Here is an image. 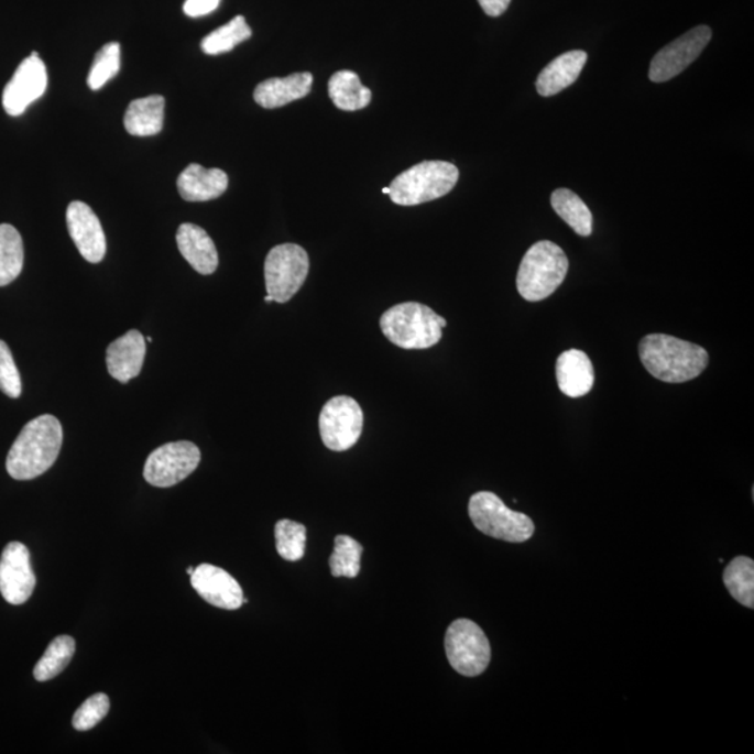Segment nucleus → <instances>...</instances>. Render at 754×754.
<instances>
[{
	"label": "nucleus",
	"instance_id": "nucleus-1",
	"mask_svg": "<svg viewBox=\"0 0 754 754\" xmlns=\"http://www.w3.org/2000/svg\"><path fill=\"white\" fill-rule=\"evenodd\" d=\"M64 444V429L59 419L45 414L24 426L7 460V470L13 480L30 481L45 474L55 461Z\"/></svg>",
	"mask_w": 754,
	"mask_h": 754
},
{
	"label": "nucleus",
	"instance_id": "nucleus-2",
	"mask_svg": "<svg viewBox=\"0 0 754 754\" xmlns=\"http://www.w3.org/2000/svg\"><path fill=\"white\" fill-rule=\"evenodd\" d=\"M640 361L665 383L693 381L709 365V353L693 342L668 335H648L638 345Z\"/></svg>",
	"mask_w": 754,
	"mask_h": 754
},
{
	"label": "nucleus",
	"instance_id": "nucleus-3",
	"mask_svg": "<svg viewBox=\"0 0 754 754\" xmlns=\"http://www.w3.org/2000/svg\"><path fill=\"white\" fill-rule=\"evenodd\" d=\"M446 326L445 317L419 302L395 305L381 317L383 335L404 350H426L438 345Z\"/></svg>",
	"mask_w": 754,
	"mask_h": 754
},
{
	"label": "nucleus",
	"instance_id": "nucleus-4",
	"mask_svg": "<svg viewBox=\"0 0 754 754\" xmlns=\"http://www.w3.org/2000/svg\"><path fill=\"white\" fill-rule=\"evenodd\" d=\"M568 270L569 259L558 244L550 241L534 243L520 263L518 294L528 302L549 298L564 283Z\"/></svg>",
	"mask_w": 754,
	"mask_h": 754
},
{
	"label": "nucleus",
	"instance_id": "nucleus-5",
	"mask_svg": "<svg viewBox=\"0 0 754 754\" xmlns=\"http://www.w3.org/2000/svg\"><path fill=\"white\" fill-rule=\"evenodd\" d=\"M459 168L446 161H424L404 171L390 185V199L398 206H418L450 194Z\"/></svg>",
	"mask_w": 754,
	"mask_h": 754
},
{
	"label": "nucleus",
	"instance_id": "nucleus-6",
	"mask_svg": "<svg viewBox=\"0 0 754 754\" xmlns=\"http://www.w3.org/2000/svg\"><path fill=\"white\" fill-rule=\"evenodd\" d=\"M468 514L482 534L506 543H525L535 532L534 522L527 514L512 511L492 492L472 495L468 503Z\"/></svg>",
	"mask_w": 754,
	"mask_h": 754
},
{
	"label": "nucleus",
	"instance_id": "nucleus-7",
	"mask_svg": "<svg viewBox=\"0 0 754 754\" xmlns=\"http://www.w3.org/2000/svg\"><path fill=\"white\" fill-rule=\"evenodd\" d=\"M447 659L451 668L467 678L485 673L491 663V644L487 634L470 619H457L445 637Z\"/></svg>",
	"mask_w": 754,
	"mask_h": 754
},
{
	"label": "nucleus",
	"instance_id": "nucleus-8",
	"mask_svg": "<svg viewBox=\"0 0 754 754\" xmlns=\"http://www.w3.org/2000/svg\"><path fill=\"white\" fill-rule=\"evenodd\" d=\"M309 273L308 252L299 244H278L264 262L267 295L277 304H285L298 293Z\"/></svg>",
	"mask_w": 754,
	"mask_h": 754
},
{
	"label": "nucleus",
	"instance_id": "nucleus-9",
	"mask_svg": "<svg viewBox=\"0 0 754 754\" xmlns=\"http://www.w3.org/2000/svg\"><path fill=\"white\" fill-rule=\"evenodd\" d=\"M201 452L192 441H173L155 449L144 465V480L150 485L170 488L176 485L199 467Z\"/></svg>",
	"mask_w": 754,
	"mask_h": 754
},
{
	"label": "nucleus",
	"instance_id": "nucleus-10",
	"mask_svg": "<svg viewBox=\"0 0 754 754\" xmlns=\"http://www.w3.org/2000/svg\"><path fill=\"white\" fill-rule=\"evenodd\" d=\"M363 428L361 405L347 395H337L325 404L319 417L321 440L327 449L346 451L360 440Z\"/></svg>",
	"mask_w": 754,
	"mask_h": 754
},
{
	"label": "nucleus",
	"instance_id": "nucleus-11",
	"mask_svg": "<svg viewBox=\"0 0 754 754\" xmlns=\"http://www.w3.org/2000/svg\"><path fill=\"white\" fill-rule=\"evenodd\" d=\"M711 36L712 31L709 25H699L679 36L674 43L664 46L649 65V80L664 83L680 75L686 67L699 58L701 52L710 43Z\"/></svg>",
	"mask_w": 754,
	"mask_h": 754
},
{
	"label": "nucleus",
	"instance_id": "nucleus-12",
	"mask_svg": "<svg viewBox=\"0 0 754 754\" xmlns=\"http://www.w3.org/2000/svg\"><path fill=\"white\" fill-rule=\"evenodd\" d=\"M48 87V73L39 54L33 52L14 72L3 90V108L10 117L23 116L31 103L40 100Z\"/></svg>",
	"mask_w": 754,
	"mask_h": 754
},
{
	"label": "nucleus",
	"instance_id": "nucleus-13",
	"mask_svg": "<svg viewBox=\"0 0 754 754\" xmlns=\"http://www.w3.org/2000/svg\"><path fill=\"white\" fill-rule=\"evenodd\" d=\"M35 584L28 546L18 540L4 546L0 558V594L12 605H22L33 595Z\"/></svg>",
	"mask_w": 754,
	"mask_h": 754
},
{
	"label": "nucleus",
	"instance_id": "nucleus-14",
	"mask_svg": "<svg viewBox=\"0 0 754 754\" xmlns=\"http://www.w3.org/2000/svg\"><path fill=\"white\" fill-rule=\"evenodd\" d=\"M67 230L77 251L88 263H100L106 258L107 238L96 212L83 201H72L66 211Z\"/></svg>",
	"mask_w": 754,
	"mask_h": 754
},
{
	"label": "nucleus",
	"instance_id": "nucleus-15",
	"mask_svg": "<svg viewBox=\"0 0 754 754\" xmlns=\"http://www.w3.org/2000/svg\"><path fill=\"white\" fill-rule=\"evenodd\" d=\"M192 587L203 600L221 610L236 611L242 607L243 591L228 571L209 564L197 566L190 576Z\"/></svg>",
	"mask_w": 754,
	"mask_h": 754
},
{
	"label": "nucleus",
	"instance_id": "nucleus-16",
	"mask_svg": "<svg viewBox=\"0 0 754 754\" xmlns=\"http://www.w3.org/2000/svg\"><path fill=\"white\" fill-rule=\"evenodd\" d=\"M145 338L138 330L124 332L107 348V368L116 381L129 383L142 372L145 358Z\"/></svg>",
	"mask_w": 754,
	"mask_h": 754
},
{
	"label": "nucleus",
	"instance_id": "nucleus-17",
	"mask_svg": "<svg viewBox=\"0 0 754 754\" xmlns=\"http://www.w3.org/2000/svg\"><path fill=\"white\" fill-rule=\"evenodd\" d=\"M556 381L560 392L570 398H580L594 387V367L589 356L580 350L560 353L556 361Z\"/></svg>",
	"mask_w": 754,
	"mask_h": 754
},
{
	"label": "nucleus",
	"instance_id": "nucleus-18",
	"mask_svg": "<svg viewBox=\"0 0 754 754\" xmlns=\"http://www.w3.org/2000/svg\"><path fill=\"white\" fill-rule=\"evenodd\" d=\"M178 249L192 267L201 275H210L218 267V252L215 242L199 226L182 223L176 232Z\"/></svg>",
	"mask_w": 754,
	"mask_h": 754
},
{
	"label": "nucleus",
	"instance_id": "nucleus-19",
	"mask_svg": "<svg viewBox=\"0 0 754 754\" xmlns=\"http://www.w3.org/2000/svg\"><path fill=\"white\" fill-rule=\"evenodd\" d=\"M312 85H314V76L309 72L294 73L287 77H274V79L260 83L253 92V98L260 107L281 108L308 96Z\"/></svg>",
	"mask_w": 754,
	"mask_h": 754
},
{
	"label": "nucleus",
	"instance_id": "nucleus-20",
	"mask_svg": "<svg viewBox=\"0 0 754 754\" xmlns=\"http://www.w3.org/2000/svg\"><path fill=\"white\" fill-rule=\"evenodd\" d=\"M228 176L218 168L206 170L199 164H190L179 175L178 192L186 201H209L226 194Z\"/></svg>",
	"mask_w": 754,
	"mask_h": 754
},
{
	"label": "nucleus",
	"instance_id": "nucleus-21",
	"mask_svg": "<svg viewBox=\"0 0 754 754\" xmlns=\"http://www.w3.org/2000/svg\"><path fill=\"white\" fill-rule=\"evenodd\" d=\"M587 62L584 51H570L550 62L538 76L535 87L539 96L553 97L579 79Z\"/></svg>",
	"mask_w": 754,
	"mask_h": 754
},
{
	"label": "nucleus",
	"instance_id": "nucleus-22",
	"mask_svg": "<svg viewBox=\"0 0 754 754\" xmlns=\"http://www.w3.org/2000/svg\"><path fill=\"white\" fill-rule=\"evenodd\" d=\"M164 109L163 96L139 98L129 103L123 118L124 129L132 136H154L163 130Z\"/></svg>",
	"mask_w": 754,
	"mask_h": 754
},
{
	"label": "nucleus",
	"instance_id": "nucleus-23",
	"mask_svg": "<svg viewBox=\"0 0 754 754\" xmlns=\"http://www.w3.org/2000/svg\"><path fill=\"white\" fill-rule=\"evenodd\" d=\"M329 96L338 109L348 112L360 111L372 101V91L351 70H340L330 77Z\"/></svg>",
	"mask_w": 754,
	"mask_h": 754
},
{
	"label": "nucleus",
	"instance_id": "nucleus-24",
	"mask_svg": "<svg viewBox=\"0 0 754 754\" xmlns=\"http://www.w3.org/2000/svg\"><path fill=\"white\" fill-rule=\"evenodd\" d=\"M556 215L573 230L577 236L590 237L592 233V215L586 203L570 189L555 190L550 197Z\"/></svg>",
	"mask_w": 754,
	"mask_h": 754
},
{
	"label": "nucleus",
	"instance_id": "nucleus-25",
	"mask_svg": "<svg viewBox=\"0 0 754 754\" xmlns=\"http://www.w3.org/2000/svg\"><path fill=\"white\" fill-rule=\"evenodd\" d=\"M23 264L22 236L10 223H0V287L13 283L22 273Z\"/></svg>",
	"mask_w": 754,
	"mask_h": 754
},
{
	"label": "nucleus",
	"instance_id": "nucleus-26",
	"mask_svg": "<svg viewBox=\"0 0 754 754\" xmlns=\"http://www.w3.org/2000/svg\"><path fill=\"white\" fill-rule=\"evenodd\" d=\"M724 584L741 605L754 608V561L746 556H737L724 571Z\"/></svg>",
	"mask_w": 754,
	"mask_h": 754
},
{
	"label": "nucleus",
	"instance_id": "nucleus-27",
	"mask_svg": "<svg viewBox=\"0 0 754 754\" xmlns=\"http://www.w3.org/2000/svg\"><path fill=\"white\" fill-rule=\"evenodd\" d=\"M76 653V642L70 636H58L46 648L45 654L36 663L34 678L39 682L54 679L64 673Z\"/></svg>",
	"mask_w": 754,
	"mask_h": 754
},
{
	"label": "nucleus",
	"instance_id": "nucleus-28",
	"mask_svg": "<svg viewBox=\"0 0 754 754\" xmlns=\"http://www.w3.org/2000/svg\"><path fill=\"white\" fill-rule=\"evenodd\" d=\"M252 29L249 28L243 15H237L230 23L212 31L201 41V50L207 55H221L236 48L243 41L251 39Z\"/></svg>",
	"mask_w": 754,
	"mask_h": 754
},
{
	"label": "nucleus",
	"instance_id": "nucleus-29",
	"mask_svg": "<svg viewBox=\"0 0 754 754\" xmlns=\"http://www.w3.org/2000/svg\"><path fill=\"white\" fill-rule=\"evenodd\" d=\"M362 545L348 535H338L335 540V553L330 556L332 577L356 579L361 570Z\"/></svg>",
	"mask_w": 754,
	"mask_h": 754
},
{
	"label": "nucleus",
	"instance_id": "nucleus-30",
	"mask_svg": "<svg viewBox=\"0 0 754 754\" xmlns=\"http://www.w3.org/2000/svg\"><path fill=\"white\" fill-rule=\"evenodd\" d=\"M275 544L281 558L296 561L304 558L306 549V527L293 520H280L275 524Z\"/></svg>",
	"mask_w": 754,
	"mask_h": 754
},
{
	"label": "nucleus",
	"instance_id": "nucleus-31",
	"mask_svg": "<svg viewBox=\"0 0 754 754\" xmlns=\"http://www.w3.org/2000/svg\"><path fill=\"white\" fill-rule=\"evenodd\" d=\"M119 69H121V45L118 43L103 45L94 58L90 73H88V87L94 91L100 90L118 75Z\"/></svg>",
	"mask_w": 754,
	"mask_h": 754
},
{
	"label": "nucleus",
	"instance_id": "nucleus-32",
	"mask_svg": "<svg viewBox=\"0 0 754 754\" xmlns=\"http://www.w3.org/2000/svg\"><path fill=\"white\" fill-rule=\"evenodd\" d=\"M109 697L103 693H97L83 703L73 715L72 724L77 731H90L94 726L100 724L106 719L109 712Z\"/></svg>",
	"mask_w": 754,
	"mask_h": 754
},
{
	"label": "nucleus",
	"instance_id": "nucleus-33",
	"mask_svg": "<svg viewBox=\"0 0 754 754\" xmlns=\"http://www.w3.org/2000/svg\"><path fill=\"white\" fill-rule=\"evenodd\" d=\"M22 389V378L15 367L12 351L7 342L0 340V392L10 398H19Z\"/></svg>",
	"mask_w": 754,
	"mask_h": 754
},
{
	"label": "nucleus",
	"instance_id": "nucleus-34",
	"mask_svg": "<svg viewBox=\"0 0 754 754\" xmlns=\"http://www.w3.org/2000/svg\"><path fill=\"white\" fill-rule=\"evenodd\" d=\"M220 3L221 0H186L184 12L189 18H201V15L215 12Z\"/></svg>",
	"mask_w": 754,
	"mask_h": 754
},
{
	"label": "nucleus",
	"instance_id": "nucleus-35",
	"mask_svg": "<svg viewBox=\"0 0 754 754\" xmlns=\"http://www.w3.org/2000/svg\"><path fill=\"white\" fill-rule=\"evenodd\" d=\"M511 2L512 0H478L483 12L491 15V18H499V15L506 12L507 8L511 7Z\"/></svg>",
	"mask_w": 754,
	"mask_h": 754
},
{
	"label": "nucleus",
	"instance_id": "nucleus-36",
	"mask_svg": "<svg viewBox=\"0 0 754 754\" xmlns=\"http://www.w3.org/2000/svg\"><path fill=\"white\" fill-rule=\"evenodd\" d=\"M382 192L384 195H390V187H383Z\"/></svg>",
	"mask_w": 754,
	"mask_h": 754
},
{
	"label": "nucleus",
	"instance_id": "nucleus-37",
	"mask_svg": "<svg viewBox=\"0 0 754 754\" xmlns=\"http://www.w3.org/2000/svg\"><path fill=\"white\" fill-rule=\"evenodd\" d=\"M195 569L194 568H187L186 573L192 576L194 575Z\"/></svg>",
	"mask_w": 754,
	"mask_h": 754
},
{
	"label": "nucleus",
	"instance_id": "nucleus-38",
	"mask_svg": "<svg viewBox=\"0 0 754 754\" xmlns=\"http://www.w3.org/2000/svg\"><path fill=\"white\" fill-rule=\"evenodd\" d=\"M264 300H266L267 304H270V302H274L272 296H270V295H266V298H264Z\"/></svg>",
	"mask_w": 754,
	"mask_h": 754
},
{
	"label": "nucleus",
	"instance_id": "nucleus-39",
	"mask_svg": "<svg viewBox=\"0 0 754 754\" xmlns=\"http://www.w3.org/2000/svg\"><path fill=\"white\" fill-rule=\"evenodd\" d=\"M145 341L153 342V337H145Z\"/></svg>",
	"mask_w": 754,
	"mask_h": 754
}]
</instances>
